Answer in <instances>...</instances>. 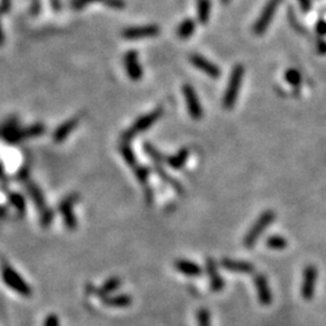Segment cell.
Wrapping results in <instances>:
<instances>
[{"label": "cell", "mask_w": 326, "mask_h": 326, "mask_svg": "<svg viewBox=\"0 0 326 326\" xmlns=\"http://www.w3.org/2000/svg\"><path fill=\"white\" fill-rule=\"evenodd\" d=\"M120 153L122 159L125 160V162L128 164L129 167L136 168L138 166V160L136 154L133 153L132 147L129 146V143H122L120 145Z\"/></svg>", "instance_id": "cell-26"}, {"label": "cell", "mask_w": 326, "mask_h": 326, "mask_svg": "<svg viewBox=\"0 0 326 326\" xmlns=\"http://www.w3.org/2000/svg\"><path fill=\"white\" fill-rule=\"evenodd\" d=\"M123 66L127 73V76L132 81H140L143 79V68L139 62V53L134 50L127 51L123 57Z\"/></svg>", "instance_id": "cell-11"}, {"label": "cell", "mask_w": 326, "mask_h": 326, "mask_svg": "<svg viewBox=\"0 0 326 326\" xmlns=\"http://www.w3.org/2000/svg\"><path fill=\"white\" fill-rule=\"evenodd\" d=\"M160 27L156 25L128 27V28L122 30L121 36L126 40H142L155 38V36L160 34Z\"/></svg>", "instance_id": "cell-9"}, {"label": "cell", "mask_w": 326, "mask_h": 326, "mask_svg": "<svg viewBox=\"0 0 326 326\" xmlns=\"http://www.w3.org/2000/svg\"><path fill=\"white\" fill-rule=\"evenodd\" d=\"M210 8V0H197V18L202 25H206L209 21Z\"/></svg>", "instance_id": "cell-25"}, {"label": "cell", "mask_w": 326, "mask_h": 326, "mask_svg": "<svg viewBox=\"0 0 326 326\" xmlns=\"http://www.w3.org/2000/svg\"><path fill=\"white\" fill-rule=\"evenodd\" d=\"M163 115V107H157V109L153 110L149 114L140 116L139 119L134 121V123L129 127L128 129H126L125 132L121 136V140L122 143H129L134 137H137L138 134L145 132L146 129H149L153 127L155 123L159 121Z\"/></svg>", "instance_id": "cell-2"}, {"label": "cell", "mask_w": 326, "mask_h": 326, "mask_svg": "<svg viewBox=\"0 0 326 326\" xmlns=\"http://www.w3.org/2000/svg\"><path fill=\"white\" fill-rule=\"evenodd\" d=\"M8 201L10 202V204L15 208V210L17 211L19 215L26 214V208H27L26 200L21 193L10 191V192L8 193Z\"/></svg>", "instance_id": "cell-24"}, {"label": "cell", "mask_w": 326, "mask_h": 326, "mask_svg": "<svg viewBox=\"0 0 326 326\" xmlns=\"http://www.w3.org/2000/svg\"><path fill=\"white\" fill-rule=\"evenodd\" d=\"M245 69L242 64H237L233 67L231 72L230 80H228L227 89L225 91V95L223 98V106L226 110H231L237 102L238 93H240L242 81H243Z\"/></svg>", "instance_id": "cell-3"}, {"label": "cell", "mask_w": 326, "mask_h": 326, "mask_svg": "<svg viewBox=\"0 0 326 326\" xmlns=\"http://www.w3.org/2000/svg\"><path fill=\"white\" fill-rule=\"evenodd\" d=\"M80 119L79 117H72V119L67 120L66 122H63L62 125L58 126L53 132V142L56 144H62L64 140L72 134L74 131L76 129V127L79 126Z\"/></svg>", "instance_id": "cell-16"}, {"label": "cell", "mask_w": 326, "mask_h": 326, "mask_svg": "<svg viewBox=\"0 0 326 326\" xmlns=\"http://www.w3.org/2000/svg\"><path fill=\"white\" fill-rule=\"evenodd\" d=\"M17 123V119L13 117L8 122H5L0 128V137L10 145L19 144L30 138L40 137L46 132V126L44 123H35V125L26 127V128H19Z\"/></svg>", "instance_id": "cell-1"}, {"label": "cell", "mask_w": 326, "mask_h": 326, "mask_svg": "<svg viewBox=\"0 0 326 326\" xmlns=\"http://www.w3.org/2000/svg\"><path fill=\"white\" fill-rule=\"evenodd\" d=\"M103 4L114 10H122L125 8V3L122 0H104Z\"/></svg>", "instance_id": "cell-32"}, {"label": "cell", "mask_w": 326, "mask_h": 326, "mask_svg": "<svg viewBox=\"0 0 326 326\" xmlns=\"http://www.w3.org/2000/svg\"><path fill=\"white\" fill-rule=\"evenodd\" d=\"M221 266L226 271L234 272V273H253L255 271V267L250 262L247 261H240V260H232V258H223L221 260Z\"/></svg>", "instance_id": "cell-18"}, {"label": "cell", "mask_w": 326, "mask_h": 326, "mask_svg": "<svg viewBox=\"0 0 326 326\" xmlns=\"http://www.w3.org/2000/svg\"><path fill=\"white\" fill-rule=\"evenodd\" d=\"M145 201H146L147 204H151V203H153V201H154L153 190H151L150 187H147V186H146V189H145Z\"/></svg>", "instance_id": "cell-37"}, {"label": "cell", "mask_w": 326, "mask_h": 326, "mask_svg": "<svg viewBox=\"0 0 326 326\" xmlns=\"http://www.w3.org/2000/svg\"><path fill=\"white\" fill-rule=\"evenodd\" d=\"M275 219V214L274 211L272 210H266L265 213H262L260 216L257 218V220L255 221L253 226L250 227V230L248 231V233L245 234L244 240H243V244L245 248L250 249L253 248L256 242L262 233H264L265 230L270 226V225L273 223Z\"/></svg>", "instance_id": "cell-4"}, {"label": "cell", "mask_w": 326, "mask_h": 326, "mask_svg": "<svg viewBox=\"0 0 326 326\" xmlns=\"http://www.w3.org/2000/svg\"><path fill=\"white\" fill-rule=\"evenodd\" d=\"M300 8L303 12H309L312 10V2L311 0H297Z\"/></svg>", "instance_id": "cell-34"}, {"label": "cell", "mask_w": 326, "mask_h": 326, "mask_svg": "<svg viewBox=\"0 0 326 326\" xmlns=\"http://www.w3.org/2000/svg\"><path fill=\"white\" fill-rule=\"evenodd\" d=\"M189 155H190L189 150L181 149L179 153L173 155V156L167 157L166 162L168 166L173 168V169H181V168L185 166V163H186L187 159H189Z\"/></svg>", "instance_id": "cell-22"}, {"label": "cell", "mask_w": 326, "mask_h": 326, "mask_svg": "<svg viewBox=\"0 0 326 326\" xmlns=\"http://www.w3.org/2000/svg\"><path fill=\"white\" fill-rule=\"evenodd\" d=\"M134 169V176H136L137 180L139 181L142 185H147V181H149V177H150V169L145 166H140L138 164Z\"/></svg>", "instance_id": "cell-29"}, {"label": "cell", "mask_w": 326, "mask_h": 326, "mask_svg": "<svg viewBox=\"0 0 326 326\" xmlns=\"http://www.w3.org/2000/svg\"><path fill=\"white\" fill-rule=\"evenodd\" d=\"M26 190L30 196V198H32V201L34 202L36 209H38V211H39V215H41V214L45 213V211L50 210L48 204H46V200H45V197H44L42 191L40 190V187L38 186V185H36L35 183H33V181H30V180L26 181Z\"/></svg>", "instance_id": "cell-15"}, {"label": "cell", "mask_w": 326, "mask_h": 326, "mask_svg": "<svg viewBox=\"0 0 326 326\" xmlns=\"http://www.w3.org/2000/svg\"><path fill=\"white\" fill-rule=\"evenodd\" d=\"M11 6V0H0V11L8 12Z\"/></svg>", "instance_id": "cell-36"}, {"label": "cell", "mask_w": 326, "mask_h": 326, "mask_svg": "<svg viewBox=\"0 0 326 326\" xmlns=\"http://www.w3.org/2000/svg\"><path fill=\"white\" fill-rule=\"evenodd\" d=\"M3 177H4V166L0 163V178H3Z\"/></svg>", "instance_id": "cell-41"}, {"label": "cell", "mask_w": 326, "mask_h": 326, "mask_svg": "<svg viewBox=\"0 0 326 326\" xmlns=\"http://www.w3.org/2000/svg\"><path fill=\"white\" fill-rule=\"evenodd\" d=\"M318 52L321 53V55H325L326 53V41H324V40H320V41L318 42Z\"/></svg>", "instance_id": "cell-38"}, {"label": "cell", "mask_w": 326, "mask_h": 326, "mask_svg": "<svg viewBox=\"0 0 326 326\" xmlns=\"http://www.w3.org/2000/svg\"><path fill=\"white\" fill-rule=\"evenodd\" d=\"M194 30H196V23H194L193 19L187 18L181 22L179 27H178L177 35L179 36L181 40H186L193 34Z\"/></svg>", "instance_id": "cell-23"}, {"label": "cell", "mask_w": 326, "mask_h": 326, "mask_svg": "<svg viewBox=\"0 0 326 326\" xmlns=\"http://www.w3.org/2000/svg\"><path fill=\"white\" fill-rule=\"evenodd\" d=\"M5 41V36H4V32H3V28H2V25H0V46L3 45Z\"/></svg>", "instance_id": "cell-40"}, {"label": "cell", "mask_w": 326, "mask_h": 326, "mask_svg": "<svg viewBox=\"0 0 326 326\" xmlns=\"http://www.w3.org/2000/svg\"><path fill=\"white\" fill-rule=\"evenodd\" d=\"M6 215H8V210H6V208L0 206V218H5Z\"/></svg>", "instance_id": "cell-39"}, {"label": "cell", "mask_w": 326, "mask_h": 326, "mask_svg": "<svg viewBox=\"0 0 326 326\" xmlns=\"http://www.w3.org/2000/svg\"><path fill=\"white\" fill-rule=\"evenodd\" d=\"M197 320L198 326H211L209 311L206 308H201L200 311L197 312Z\"/></svg>", "instance_id": "cell-30"}, {"label": "cell", "mask_w": 326, "mask_h": 326, "mask_svg": "<svg viewBox=\"0 0 326 326\" xmlns=\"http://www.w3.org/2000/svg\"><path fill=\"white\" fill-rule=\"evenodd\" d=\"M221 3H223V4H228V3H230V0H221Z\"/></svg>", "instance_id": "cell-42"}, {"label": "cell", "mask_w": 326, "mask_h": 326, "mask_svg": "<svg viewBox=\"0 0 326 326\" xmlns=\"http://www.w3.org/2000/svg\"><path fill=\"white\" fill-rule=\"evenodd\" d=\"M318 279V270L314 265H308L303 271V279L301 284V295L306 301H311L314 297L315 284Z\"/></svg>", "instance_id": "cell-10"}, {"label": "cell", "mask_w": 326, "mask_h": 326, "mask_svg": "<svg viewBox=\"0 0 326 326\" xmlns=\"http://www.w3.org/2000/svg\"><path fill=\"white\" fill-rule=\"evenodd\" d=\"M44 326H59V318L56 314H49L44 321Z\"/></svg>", "instance_id": "cell-33"}, {"label": "cell", "mask_w": 326, "mask_h": 326, "mask_svg": "<svg viewBox=\"0 0 326 326\" xmlns=\"http://www.w3.org/2000/svg\"><path fill=\"white\" fill-rule=\"evenodd\" d=\"M2 279L11 290L17 292L18 295L29 297L33 294V290L29 287V284L9 265H5L2 268Z\"/></svg>", "instance_id": "cell-5"}, {"label": "cell", "mask_w": 326, "mask_h": 326, "mask_svg": "<svg viewBox=\"0 0 326 326\" xmlns=\"http://www.w3.org/2000/svg\"><path fill=\"white\" fill-rule=\"evenodd\" d=\"M174 267L178 272L189 275V277H200L202 274V268L197 264L189 260H184V258H179L174 262Z\"/></svg>", "instance_id": "cell-21"}, {"label": "cell", "mask_w": 326, "mask_h": 326, "mask_svg": "<svg viewBox=\"0 0 326 326\" xmlns=\"http://www.w3.org/2000/svg\"><path fill=\"white\" fill-rule=\"evenodd\" d=\"M280 3L281 0H268L267 4L265 5L264 10H262V12L260 13V16H258L257 21L255 22V25L253 27V32L255 34L261 35L266 32L271 21L273 19V16L275 15V12H277L278 6Z\"/></svg>", "instance_id": "cell-8"}, {"label": "cell", "mask_w": 326, "mask_h": 326, "mask_svg": "<svg viewBox=\"0 0 326 326\" xmlns=\"http://www.w3.org/2000/svg\"><path fill=\"white\" fill-rule=\"evenodd\" d=\"M183 95L185 98V102H186L187 110H189L190 116L192 117L193 120H200L203 116V109H202L200 99H198L197 93L194 89L189 83L183 86Z\"/></svg>", "instance_id": "cell-12"}, {"label": "cell", "mask_w": 326, "mask_h": 326, "mask_svg": "<svg viewBox=\"0 0 326 326\" xmlns=\"http://www.w3.org/2000/svg\"><path fill=\"white\" fill-rule=\"evenodd\" d=\"M144 150H145V153L149 155L150 159L153 160V162L155 164V169H156V173L159 174L161 179H162L164 183L169 184L170 186H172L178 193L183 194V191H184L183 186H181V185L178 183L177 180H174L173 178L170 177L169 174L166 172V170H164V168H163V163H164L163 159H162V156H161V154L159 153V151L155 149V146L151 145L150 143L144 144Z\"/></svg>", "instance_id": "cell-6"}, {"label": "cell", "mask_w": 326, "mask_h": 326, "mask_svg": "<svg viewBox=\"0 0 326 326\" xmlns=\"http://www.w3.org/2000/svg\"><path fill=\"white\" fill-rule=\"evenodd\" d=\"M266 245L270 249L273 250H283L288 247V241L285 240L284 237L278 236V234H274V236H270L266 241Z\"/></svg>", "instance_id": "cell-27"}, {"label": "cell", "mask_w": 326, "mask_h": 326, "mask_svg": "<svg viewBox=\"0 0 326 326\" xmlns=\"http://www.w3.org/2000/svg\"><path fill=\"white\" fill-rule=\"evenodd\" d=\"M53 218H55V211L52 209L45 211V213L40 215V225L42 227H49L52 224Z\"/></svg>", "instance_id": "cell-31"}, {"label": "cell", "mask_w": 326, "mask_h": 326, "mask_svg": "<svg viewBox=\"0 0 326 326\" xmlns=\"http://www.w3.org/2000/svg\"><path fill=\"white\" fill-rule=\"evenodd\" d=\"M102 303L109 308H127L133 303V297L129 294L110 295L103 298Z\"/></svg>", "instance_id": "cell-19"}, {"label": "cell", "mask_w": 326, "mask_h": 326, "mask_svg": "<svg viewBox=\"0 0 326 326\" xmlns=\"http://www.w3.org/2000/svg\"><path fill=\"white\" fill-rule=\"evenodd\" d=\"M254 283H255V287H256L258 302L264 306L271 305L273 297H272V292H271L270 285H268L266 275L256 274L254 278Z\"/></svg>", "instance_id": "cell-14"}, {"label": "cell", "mask_w": 326, "mask_h": 326, "mask_svg": "<svg viewBox=\"0 0 326 326\" xmlns=\"http://www.w3.org/2000/svg\"><path fill=\"white\" fill-rule=\"evenodd\" d=\"M79 200V194L70 193L63 198L58 204V211L62 215L63 221H64V225L68 231H75L77 227V220L75 214H74V206H75Z\"/></svg>", "instance_id": "cell-7"}, {"label": "cell", "mask_w": 326, "mask_h": 326, "mask_svg": "<svg viewBox=\"0 0 326 326\" xmlns=\"http://www.w3.org/2000/svg\"><path fill=\"white\" fill-rule=\"evenodd\" d=\"M285 80L292 87H300L302 82V75L297 69L290 68L285 72Z\"/></svg>", "instance_id": "cell-28"}, {"label": "cell", "mask_w": 326, "mask_h": 326, "mask_svg": "<svg viewBox=\"0 0 326 326\" xmlns=\"http://www.w3.org/2000/svg\"><path fill=\"white\" fill-rule=\"evenodd\" d=\"M190 62L192 63L193 67H196L197 69H200L201 72L206 73L208 76L211 77V79H219L221 75V72L219 69V67L214 63H211L210 60H208L207 58H204L203 56L197 55V53H192L190 56Z\"/></svg>", "instance_id": "cell-13"}, {"label": "cell", "mask_w": 326, "mask_h": 326, "mask_svg": "<svg viewBox=\"0 0 326 326\" xmlns=\"http://www.w3.org/2000/svg\"><path fill=\"white\" fill-rule=\"evenodd\" d=\"M121 285H122V279H121L120 277H112L107 279V280L104 281L102 287L96 289L95 292L97 296H98V298L103 300V298L113 295L117 289L121 288Z\"/></svg>", "instance_id": "cell-20"}, {"label": "cell", "mask_w": 326, "mask_h": 326, "mask_svg": "<svg viewBox=\"0 0 326 326\" xmlns=\"http://www.w3.org/2000/svg\"><path fill=\"white\" fill-rule=\"evenodd\" d=\"M206 271L208 273V277L210 279V289L211 291L219 292L225 288V281L219 274L218 271L216 262H215L211 257H208L206 261Z\"/></svg>", "instance_id": "cell-17"}, {"label": "cell", "mask_w": 326, "mask_h": 326, "mask_svg": "<svg viewBox=\"0 0 326 326\" xmlns=\"http://www.w3.org/2000/svg\"><path fill=\"white\" fill-rule=\"evenodd\" d=\"M315 29H317V33L320 36L326 35V22L324 21V19H320V21L317 23Z\"/></svg>", "instance_id": "cell-35"}]
</instances>
